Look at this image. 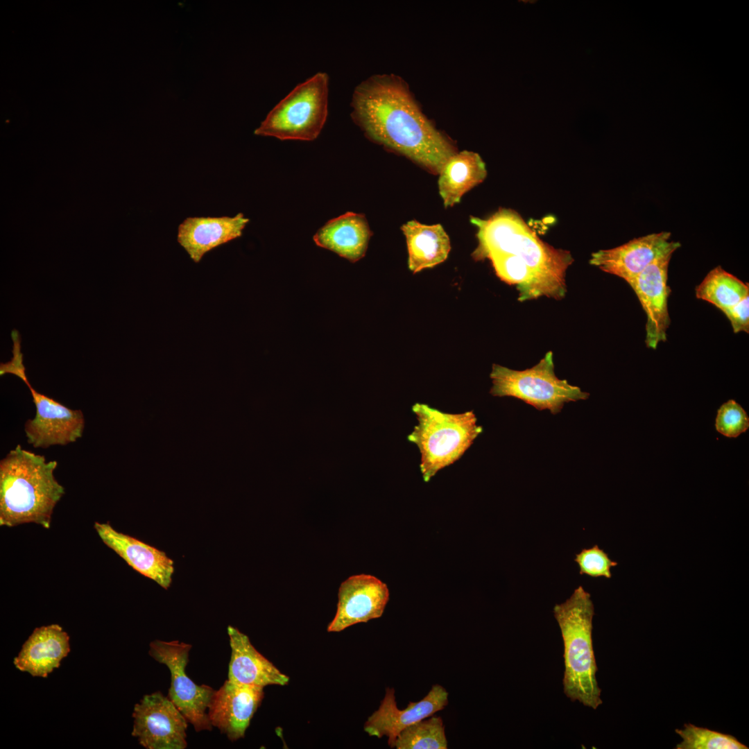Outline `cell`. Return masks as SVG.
Listing matches in <instances>:
<instances>
[{
  "label": "cell",
  "mask_w": 749,
  "mask_h": 749,
  "mask_svg": "<svg viewBox=\"0 0 749 749\" xmlns=\"http://www.w3.org/2000/svg\"><path fill=\"white\" fill-rule=\"evenodd\" d=\"M94 528L103 542L135 570L164 589L170 587L173 561L164 551L117 531L109 522H95Z\"/></svg>",
  "instance_id": "cell-16"
},
{
  "label": "cell",
  "mask_w": 749,
  "mask_h": 749,
  "mask_svg": "<svg viewBox=\"0 0 749 749\" xmlns=\"http://www.w3.org/2000/svg\"><path fill=\"white\" fill-rule=\"evenodd\" d=\"M227 634L231 648L228 680L263 688L289 682V677L262 655L246 634L232 626L227 627Z\"/></svg>",
  "instance_id": "cell-18"
},
{
  "label": "cell",
  "mask_w": 749,
  "mask_h": 749,
  "mask_svg": "<svg viewBox=\"0 0 749 749\" xmlns=\"http://www.w3.org/2000/svg\"><path fill=\"white\" fill-rule=\"evenodd\" d=\"M671 232L651 233L635 238L616 248L592 254L590 264L616 275L630 284L655 261L673 255L680 243L671 240Z\"/></svg>",
  "instance_id": "cell-10"
},
{
  "label": "cell",
  "mask_w": 749,
  "mask_h": 749,
  "mask_svg": "<svg viewBox=\"0 0 749 749\" xmlns=\"http://www.w3.org/2000/svg\"><path fill=\"white\" fill-rule=\"evenodd\" d=\"M11 338L13 341L12 358L8 362L1 363V375L10 373L16 375L21 380L26 377V368L23 363V354L21 352V338L17 330L13 329L11 332Z\"/></svg>",
  "instance_id": "cell-29"
},
{
  "label": "cell",
  "mask_w": 749,
  "mask_h": 749,
  "mask_svg": "<svg viewBox=\"0 0 749 749\" xmlns=\"http://www.w3.org/2000/svg\"><path fill=\"white\" fill-rule=\"evenodd\" d=\"M749 295L748 283H745L721 266L711 270L696 287V297L705 300L721 311L734 306Z\"/></svg>",
  "instance_id": "cell-23"
},
{
  "label": "cell",
  "mask_w": 749,
  "mask_h": 749,
  "mask_svg": "<svg viewBox=\"0 0 749 749\" xmlns=\"http://www.w3.org/2000/svg\"><path fill=\"white\" fill-rule=\"evenodd\" d=\"M675 733L682 739L676 749H748L734 737L686 723Z\"/></svg>",
  "instance_id": "cell-25"
},
{
  "label": "cell",
  "mask_w": 749,
  "mask_h": 749,
  "mask_svg": "<svg viewBox=\"0 0 749 749\" xmlns=\"http://www.w3.org/2000/svg\"><path fill=\"white\" fill-rule=\"evenodd\" d=\"M412 411L417 424L407 439L420 454V469L424 482L440 470L459 460L483 432L473 411L449 413L423 403H415Z\"/></svg>",
  "instance_id": "cell-5"
},
{
  "label": "cell",
  "mask_w": 749,
  "mask_h": 749,
  "mask_svg": "<svg viewBox=\"0 0 749 749\" xmlns=\"http://www.w3.org/2000/svg\"><path fill=\"white\" fill-rule=\"evenodd\" d=\"M132 735L147 749H184L187 721L160 691L145 695L135 705Z\"/></svg>",
  "instance_id": "cell-9"
},
{
  "label": "cell",
  "mask_w": 749,
  "mask_h": 749,
  "mask_svg": "<svg viewBox=\"0 0 749 749\" xmlns=\"http://www.w3.org/2000/svg\"><path fill=\"white\" fill-rule=\"evenodd\" d=\"M490 377L492 395L513 397L538 411L549 410L553 415L560 413L565 403L585 400L589 396L579 387L558 378L551 351L537 364L524 370L493 364Z\"/></svg>",
  "instance_id": "cell-7"
},
{
  "label": "cell",
  "mask_w": 749,
  "mask_h": 749,
  "mask_svg": "<svg viewBox=\"0 0 749 749\" xmlns=\"http://www.w3.org/2000/svg\"><path fill=\"white\" fill-rule=\"evenodd\" d=\"M248 222L242 213L234 217H189L179 225L177 240L199 263L207 252L241 236Z\"/></svg>",
  "instance_id": "cell-17"
},
{
  "label": "cell",
  "mask_w": 749,
  "mask_h": 749,
  "mask_svg": "<svg viewBox=\"0 0 749 749\" xmlns=\"http://www.w3.org/2000/svg\"><path fill=\"white\" fill-rule=\"evenodd\" d=\"M191 645L178 640L150 642L149 655L166 665L171 673V687L168 697L175 704L196 731L211 730L207 709L214 690L205 685H198L188 677L185 668Z\"/></svg>",
  "instance_id": "cell-8"
},
{
  "label": "cell",
  "mask_w": 749,
  "mask_h": 749,
  "mask_svg": "<svg viewBox=\"0 0 749 749\" xmlns=\"http://www.w3.org/2000/svg\"><path fill=\"white\" fill-rule=\"evenodd\" d=\"M70 651L69 636L58 624L36 628L13 660L15 667L46 678Z\"/></svg>",
  "instance_id": "cell-19"
},
{
  "label": "cell",
  "mask_w": 749,
  "mask_h": 749,
  "mask_svg": "<svg viewBox=\"0 0 749 749\" xmlns=\"http://www.w3.org/2000/svg\"><path fill=\"white\" fill-rule=\"evenodd\" d=\"M371 236L365 216L350 212L327 222L313 240L317 246L356 262L364 257Z\"/></svg>",
  "instance_id": "cell-20"
},
{
  "label": "cell",
  "mask_w": 749,
  "mask_h": 749,
  "mask_svg": "<svg viewBox=\"0 0 749 749\" xmlns=\"http://www.w3.org/2000/svg\"><path fill=\"white\" fill-rule=\"evenodd\" d=\"M397 749H447L445 725L440 717L430 716L404 728L397 736Z\"/></svg>",
  "instance_id": "cell-24"
},
{
  "label": "cell",
  "mask_w": 749,
  "mask_h": 749,
  "mask_svg": "<svg viewBox=\"0 0 749 749\" xmlns=\"http://www.w3.org/2000/svg\"><path fill=\"white\" fill-rule=\"evenodd\" d=\"M722 312L730 320L734 333L749 332V295Z\"/></svg>",
  "instance_id": "cell-28"
},
{
  "label": "cell",
  "mask_w": 749,
  "mask_h": 749,
  "mask_svg": "<svg viewBox=\"0 0 749 749\" xmlns=\"http://www.w3.org/2000/svg\"><path fill=\"white\" fill-rule=\"evenodd\" d=\"M388 600V586L378 578L365 574L347 578L339 587L336 612L327 632H341L381 617Z\"/></svg>",
  "instance_id": "cell-12"
},
{
  "label": "cell",
  "mask_w": 749,
  "mask_h": 749,
  "mask_svg": "<svg viewBox=\"0 0 749 749\" xmlns=\"http://www.w3.org/2000/svg\"><path fill=\"white\" fill-rule=\"evenodd\" d=\"M478 230L476 260L511 255L531 271L540 296L561 299L566 293L565 273L574 259L567 250L542 241L515 212L501 209L487 219L470 218Z\"/></svg>",
  "instance_id": "cell-2"
},
{
  "label": "cell",
  "mask_w": 749,
  "mask_h": 749,
  "mask_svg": "<svg viewBox=\"0 0 749 749\" xmlns=\"http://www.w3.org/2000/svg\"><path fill=\"white\" fill-rule=\"evenodd\" d=\"M406 240L408 268L413 273L446 260L451 250L449 236L440 224L410 221L401 227Z\"/></svg>",
  "instance_id": "cell-21"
},
{
  "label": "cell",
  "mask_w": 749,
  "mask_h": 749,
  "mask_svg": "<svg viewBox=\"0 0 749 749\" xmlns=\"http://www.w3.org/2000/svg\"><path fill=\"white\" fill-rule=\"evenodd\" d=\"M574 561L578 565L580 575H587L593 578L612 577L611 568L618 565L612 560L608 553L600 549L597 544L589 549H583L576 554Z\"/></svg>",
  "instance_id": "cell-27"
},
{
  "label": "cell",
  "mask_w": 749,
  "mask_h": 749,
  "mask_svg": "<svg viewBox=\"0 0 749 749\" xmlns=\"http://www.w3.org/2000/svg\"><path fill=\"white\" fill-rule=\"evenodd\" d=\"M57 465L19 445L1 460V526L35 523L49 528L53 509L64 494L54 476Z\"/></svg>",
  "instance_id": "cell-3"
},
{
  "label": "cell",
  "mask_w": 749,
  "mask_h": 749,
  "mask_svg": "<svg viewBox=\"0 0 749 749\" xmlns=\"http://www.w3.org/2000/svg\"><path fill=\"white\" fill-rule=\"evenodd\" d=\"M264 696V688L225 681L214 691L208 707L212 726L234 741L245 735Z\"/></svg>",
  "instance_id": "cell-15"
},
{
  "label": "cell",
  "mask_w": 749,
  "mask_h": 749,
  "mask_svg": "<svg viewBox=\"0 0 749 749\" xmlns=\"http://www.w3.org/2000/svg\"><path fill=\"white\" fill-rule=\"evenodd\" d=\"M28 386L36 407L34 418L24 424L28 442L34 447L65 445L82 437L85 419L80 410H73Z\"/></svg>",
  "instance_id": "cell-11"
},
{
  "label": "cell",
  "mask_w": 749,
  "mask_h": 749,
  "mask_svg": "<svg viewBox=\"0 0 749 749\" xmlns=\"http://www.w3.org/2000/svg\"><path fill=\"white\" fill-rule=\"evenodd\" d=\"M448 692L440 685L432 686L429 693L418 702H410L400 709L397 707L395 690L387 688L378 709L368 717L364 731L370 736L388 738V744L394 748L398 734L408 726L443 709L448 704Z\"/></svg>",
  "instance_id": "cell-14"
},
{
  "label": "cell",
  "mask_w": 749,
  "mask_h": 749,
  "mask_svg": "<svg viewBox=\"0 0 749 749\" xmlns=\"http://www.w3.org/2000/svg\"><path fill=\"white\" fill-rule=\"evenodd\" d=\"M553 614L563 642L564 693L571 701L596 709L603 701L596 677L592 644L594 607L590 594L579 586L568 599L554 606Z\"/></svg>",
  "instance_id": "cell-4"
},
{
  "label": "cell",
  "mask_w": 749,
  "mask_h": 749,
  "mask_svg": "<svg viewBox=\"0 0 749 749\" xmlns=\"http://www.w3.org/2000/svg\"><path fill=\"white\" fill-rule=\"evenodd\" d=\"M671 257L668 255L655 261L629 284L646 316V345L653 350L666 341L670 325L668 299L671 289L667 281Z\"/></svg>",
  "instance_id": "cell-13"
},
{
  "label": "cell",
  "mask_w": 749,
  "mask_h": 749,
  "mask_svg": "<svg viewBox=\"0 0 749 749\" xmlns=\"http://www.w3.org/2000/svg\"><path fill=\"white\" fill-rule=\"evenodd\" d=\"M329 77L318 72L298 84L268 114L255 135L281 140L313 141L328 114Z\"/></svg>",
  "instance_id": "cell-6"
},
{
  "label": "cell",
  "mask_w": 749,
  "mask_h": 749,
  "mask_svg": "<svg viewBox=\"0 0 749 749\" xmlns=\"http://www.w3.org/2000/svg\"><path fill=\"white\" fill-rule=\"evenodd\" d=\"M353 121L371 140L439 174L456 153L449 140L422 114L404 82L393 75H374L354 89Z\"/></svg>",
  "instance_id": "cell-1"
},
{
  "label": "cell",
  "mask_w": 749,
  "mask_h": 749,
  "mask_svg": "<svg viewBox=\"0 0 749 749\" xmlns=\"http://www.w3.org/2000/svg\"><path fill=\"white\" fill-rule=\"evenodd\" d=\"M439 175V193L448 207L460 203L464 193L482 182L487 171L478 153L463 150L450 157Z\"/></svg>",
  "instance_id": "cell-22"
},
{
  "label": "cell",
  "mask_w": 749,
  "mask_h": 749,
  "mask_svg": "<svg viewBox=\"0 0 749 749\" xmlns=\"http://www.w3.org/2000/svg\"><path fill=\"white\" fill-rule=\"evenodd\" d=\"M715 427L721 434L737 438L748 429L749 417L741 405L730 399L718 410Z\"/></svg>",
  "instance_id": "cell-26"
}]
</instances>
